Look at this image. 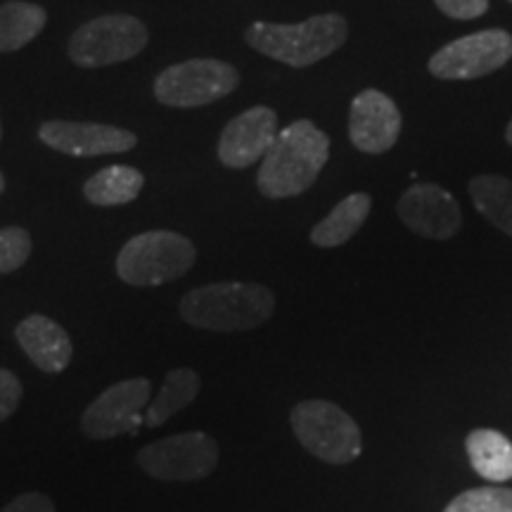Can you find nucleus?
Listing matches in <instances>:
<instances>
[{
	"label": "nucleus",
	"instance_id": "obj_1",
	"mask_svg": "<svg viewBox=\"0 0 512 512\" xmlns=\"http://www.w3.org/2000/svg\"><path fill=\"white\" fill-rule=\"evenodd\" d=\"M330 157V138L309 119H297L283 128L261 159L256 174L259 192L268 200L297 197L318 181Z\"/></svg>",
	"mask_w": 512,
	"mask_h": 512
},
{
	"label": "nucleus",
	"instance_id": "obj_2",
	"mask_svg": "<svg viewBox=\"0 0 512 512\" xmlns=\"http://www.w3.org/2000/svg\"><path fill=\"white\" fill-rule=\"evenodd\" d=\"M192 328L209 332H245L271 320L275 297L259 283H211L190 290L178 304Z\"/></svg>",
	"mask_w": 512,
	"mask_h": 512
},
{
	"label": "nucleus",
	"instance_id": "obj_3",
	"mask_svg": "<svg viewBox=\"0 0 512 512\" xmlns=\"http://www.w3.org/2000/svg\"><path fill=\"white\" fill-rule=\"evenodd\" d=\"M347 36V19L337 12L313 15L299 24L254 22L245 31L247 46H252L256 53L294 69L311 67L337 53L347 43Z\"/></svg>",
	"mask_w": 512,
	"mask_h": 512
},
{
	"label": "nucleus",
	"instance_id": "obj_4",
	"mask_svg": "<svg viewBox=\"0 0 512 512\" xmlns=\"http://www.w3.org/2000/svg\"><path fill=\"white\" fill-rule=\"evenodd\" d=\"M197 259L192 242L174 230H147L131 238L117 256V275L126 285L157 287L183 278Z\"/></svg>",
	"mask_w": 512,
	"mask_h": 512
},
{
	"label": "nucleus",
	"instance_id": "obj_5",
	"mask_svg": "<svg viewBox=\"0 0 512 512\" xmlns=\"http://www.w3.org/2000/svg\"><path fill=\"white\" fill-rule=\"evenodd\" d=\"M294 437L306 451L330 465H347L363 451L361 430L347 411L325 399L302 401L292 408Z\"/></svg>",
	"mask_w": 512,
	"mask_h": 512
},
{
	"label": "nucleus",
	"instance_id": "obj_6",
	"mask_svg": "<svg viewBox=\"0 0 512 512\" xmlns=\"http://www.w3.org/2000/svg\"><path fill=\"white\" fill-rule=\"evenodd\" d=\"M238 86L240 72L233 64L214 57H195V60L171 64L169 69L157 74L152 91L166 107L192 110L228 98Z\"/></svg>",
	"mask_w": 512,
	"mask_h": 512
},
{
	"label": "nucleus",
	"instance_id": "obj_7",
	"mask_svg": "<svg viewBox=\"0 0 512 512\" xmlns=\"http://www.w3.org/2000/svg\"><path fill=\"white\" fill-rule=\"evenodd\" d=\"M150 31L133 15H102L81 24L69 38V60L83 69L119 64L140 55Z\"/></svg>",
	"mask_w": 512,
	"mask_h": 512
},
{
	"label": "nucleus",
	"instance_id": "obj_8",
	"mask_svg": "<svg viewBox=\"0 0 512 512\" xmlns=\"http://www.w3.org/2000/svg\"><path fill=\"white\" fill-rule=\"evenodd\" d=\"M136 463L159 482H200L219 465V446L207 432L171 434L140 448Z\"/></svg>",
	"mask_w": 512,
	"mask_h": 512
},
{
	"label": "nucleus",
	"instance_id": "obj_9",
	"mask_svg": "<svg viewBox=\"0 0 512 512\" xmlns=\"http://www.w3.org/2000/svg\"><path fill=\"white\" fill-rule=\"evenodd\" d=\"M512 60V36L505 29H484L456 38L430 57V74L441 81H470L498 72Z\"/></svg>",
	"mask_w": 512,
	"mask_h": 512
},
{
	"label": "nucleus",
	"instance_id": "obj_10",
	"mask_svg": "<svg viewBox=\"0 0 512 512\" xmlns=\"http://www.w3.org/2000/svg\"><path fill=\"white\" fill-rule=\"evenodd\" d=\"M152 382L147 377H131L105 389L81 415V430L91 439H114L121 434H136L145 425L150 406Z\"/></svg>",
	"mask_w": 512,
	"mask_h": 512
},
{
	"label": "nucleus",
	"instance_id": "obj_11",
	"mask_svg": "<svg viewBox=\"0 0 512 512\" xmlns=\"http://www.w3.org/2000/svg\"><path fill=\"white\" fill-rule=\"evenodd\" d=\"M396 211L403 226L427 240H451L463 226L456 197L434 183L411 185L401 195Z\"/></svg>",
	"mask_w": 512,
	"mask_h": 512
},
{
	"label": "nucleus",
	"instance_id": "obj_12",
	"mask_svg": "<svg viewBox=\"0 0 512 512\" xmlns=\"http://www.w3.org/2000/svg\"><path fill=\"white\" fill-rule=\"evenodd\" d=\"M401 112L387 93L366 88L351 100L349 138L366 155H384L399 143Z\"/></svg>",
	"mask_w": 512,
	"mask_h": 512
},
{
	"label": "nucleus",
	"instance_id": "obj_13",
	"mask_svg": "<svg viewBox=\"0 0 512 512\" xmlns=\"http://www.w3.org/2000/svg\"><path fill=\"white\" fill-rule=\"evenodd\" d=\"M41 143L72 157L121 155L138 145L136 133L119 126L88 124V121H46L38 126Z\"/></svg>",
	"mask_w": 512,
	"mask_h": 512
},
{
	"label": "nucleus",
	"instance_id": "obj_14",
	"mask_svg": "<svg viewBox=\"0 0 512 512\" xmlns=\"http://www.w3.org/2000/svg\"><path fill=\"white\" fill-rule=\"evenodd\" d=\"M278 114L271 107H252L230 119L219 138V159L228 169H247L264 159L278 138Z\"/></svg>",
	"mask_w": 512,
	"mask_h": 512
},
{
	"label": "nucleus",
	"instance_id": "obj_15",
	"mask_svg": "<svg viewBox=\"0 0 512 512\" xmlns=\"http://www.w3.org/2000/svg\"><path fill=\"white\" fill-rule=\"evenodd\" d=\"M15 337L24 354L29 356V361L43 373H62L72 361V339L53 318L38 316V313L24 318L15 328Z\"/></svg>",
	"mask_w": 512,
	"mask_h": 512
},
{
	"label": "nucleus",
	"instance_id": "obj_16",
	"mask_svg": "<svg viewBox=\"0 0 512 512\" xmlns=\"http://www.w3.org/2000/svg\"><path fill=\"white\" fill-rule=\"evenodd\" d=\"M370 207H373V200H370V195H366V192H354V195L344 197L323 221H318L313 226L311 242L323 249L344 245L366 223Z\"/></svg>",
	"mask_w": 512,
	"mask_h": 512
},
{
	"label": "nucleus",
	"instance_id": "obj_17",
	"mask_svg": "<svg viewBox=\"0 0 512 512\" xmlns=\"http://www.w3.org/2000/svg\"><path fill=\"white\" fill-rule=\"evenodd\" d=\"M470 465L479 477L501 484L512 479V441L496 430H475L465 441Z\"/></svg>",
	"mask_w": 512,
	"mask_h": 512
},
{
	"label": "nucleus",
	"instance_id": "obj_18",
	"mask_svg": "<svg viewBox=\"0 0 512 512\" xmlns=\"http://www.w3.org/2000/svg\"><path fill=\"white\" fill-rule=\"evenodd\" d=\"M145 176L133 166H105L83 185V195L95 207H121L140 195Z\"/></svg>",
	"mask_w": 512,
	"mask_h": 512
},
{
	"label": "nucleus",
	"instance_id": "obj_19",
	"mask_svg": "<svg viewBox=\"0 0 512 512\" xmlns=\"http://www.w3.org/2000/svg\"><path fill=\"white\" fill-rule=\"evenodd\" d=\"M48 12L27 0H8L0 5V55L17 53L46 29Z\"/></svg>",
	"mask_w": 512,
	"mask_h": 512
},
{
	"label": "nucleus",
	"instance_id": "obj_20",
	"mask_svg": "<svg viewBox=\"0 0 512 512\" xmlns=\"http://www.w3.org/2000/svg\"><path fill=\"white\" fill-rule=\"evenodd\" d=\"M200 375L192 368H176L164 377V384L159 387L155 399L150 401L145 411V427H159L169 422L176 413H181L185 406L200 394Z\"/></svg>",
	"mask_w": 512,
	"mask_h": 512
},
{
	"label": "nucleus",
	"instance_id": "obj_21",
	"mask_svg": "<svg viewBox=\"0 0 512 512\" xmlns=\"http://www.w3.org/2000/svg\"><path fill=\"white\" fill-rule=\"evenodd\" d=\"M467 190L479 214L512 238V178L484 174L472 178Z\"/></svg>",
	"mask_w": 512,
	"mask_h": 512
},
{
	"label": "nucleus",
	"instance_id": "obj_22",
	"mask_svg": "<svg viewBox=\"0 0 512 512\" xmlns=\"http://www.w3.org/2000/svg\"><path fill=\"white\" fill-rule=\"evenodd\" d=\"M444 512H512V489L479 486L463 491L446 505Z\"/></svg>",
	"mask_w": 512,
	"mask_h": 512
},
{
	"label": "nucleus",
	"instance_id": "obj_23",
	"mask_svg": "<svg viewBox=\"0 0 512 512\" xmlns=\"http://www.w3.org/2000/svg\"><path fill=\"white\" fill-rule=\"evenodd\" d=\"M31 247H34V240H31L27 228H0V275L17 271V268L27 264Z\"/></svg>",
	"mask_w": 512,
	"mask_h": 512
},
{
	"label": "nucleus",
	"instance_id": "obj_24",
	"mask_svg": "<svg viewBox=\"0 0 512 512\" xmlns=\"http://www.w3.org/2000/svg\"><path fill=\"white\" fill-rule=\"evenodd\" d=\"M22 382L12 370L0 368V422H5L17 413L19 403H22Z\"/></svg>",
	"mask_w": 512,
	"mask_h": 512
},
{
	"label": "nucleus",
	"instance_id": "obj_25",
	"mask_svg": "<svg viewBox=\"0 0 512 512\" xmlns=\"http://www.w3.org/2000/svg\"><path fill=\"white\" fill-rule=\"evenodd\" d=\"M434 5L451 19H479L489 10V0H434Z\"/></svg>",
	"mask_w": 512,
	"mask_h": 512
},
{
	"label": "nucleus",
	"instance_id": "obj_26",
	"mask_svg": "<svg viewBox=\"0 0 512 512\" xmlns=\"http://www.w3.org/2000/svg\"><path fill=\"white\" fill-rule=\"evenodd\" d=\"M0 512H57L55 503L50 501L41 491H27V494H19L17 498L5 505Z\"/></svg>",
	"mask_w": 512,
	"mask_h": 512
},
{
	"label": "nucleus",
	"instance_id": "obj_27",
	"mask_svg": "<svg viewBox=\"0 0 512 512\" xmlns=\"http://www.w3.org/2000/svg\"><path fill=\"white\" fill-rule=\"evenodd\" d=\"M505 140H508V145H512V119H510L508 128H505Z\"/></svg>",
	"mask_w": 512,
	"mask_h": 512
},
{
	"label": "nucleus",
	"instance_id": "obj_28",
	"mask_svg": "<svg viewBox=\"0 0 512 512\" xmlns=\"http://www.w3.org/2000/svg\"><path fill=\"white\" fill-rule=\"evenodd\" d=\"M3 190H5V176L0 174V195H3Z\"/></svg>",
	"mask_w": 512,
	"mask_h": 512
},
{
	"label": "nucleus",
	"instance_id": "obj_29",
	"mask_svg": "<svg viewBox=\"0 0 512 512\" xmlns=\"http://www.w3.org/2000/svg\"><path fill=\"white\" fill-rule=\"evenodd\" d=\"M0 140H3V124H0Z\"/></svg>",
	"mask_w": 512,
	"mask_h": 512
},
{
	"label": "nucleus",
	"instance_id": "obj_30",
	"mask_svg": "<svg viewBox=\"0 0 512 512\" xmlns=\"http://www.w3.org/2000/svg\"><path fill=\"white\" fill-rule=\"evenodd\" d=\"M508 3H512V0H508Z\"/></svg>",
	"mask_w": 512,
	"mask_h": 512
}]
</instances>
